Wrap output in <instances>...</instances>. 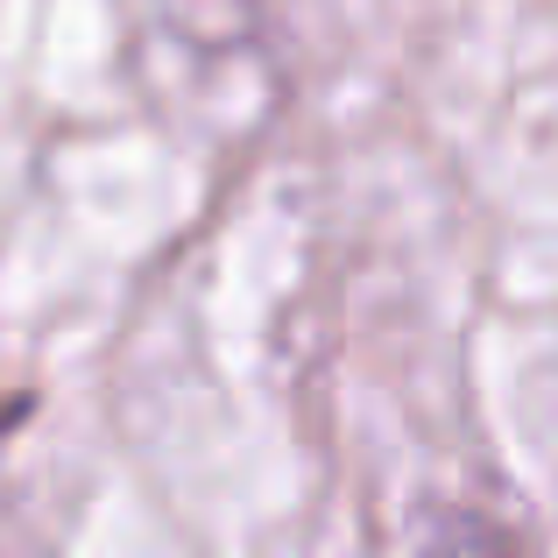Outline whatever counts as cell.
<instances>
[{
	"instance_id": "obj_1",
	"label": "cell",
	"mask_w": 558,
	"mask_h": 558,
	"mask_svg": "<svg viewBox=\"0 0 558 558\" xmlns=\"http://www.w3.org/2000/svg\"><path fill=\"white\" fill-rule=\"evenodd\" d=\"M417 558H523V545L509 537V523H495L488 509H438L432 517V537H424Z\"/></svg>"
}]
</instances>
